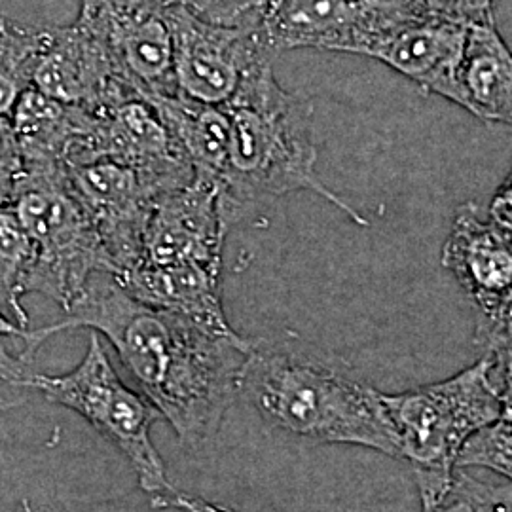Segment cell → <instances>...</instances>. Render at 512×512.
<instances>
[{"label": "cell", "mask_w": 512, "mask_h": 512, "mask_svg": "<svg viewBox=\"0 0 512 512\" xmlns=\"http://www.w3.org/2000/svg\"><path fill=\"white\" fill-rule=\"evenodd\" d=\"M73 329L109 340L148 403L188 448L219 431L251 351V340L230 325L145 304L109 272L93 275L63 319L29 330L21 355L33 361L50 336Z\"/></svg>", "instance_id": "6da1fadb"}, {"label": "cell", "mask_w": 512, "mask_h": 512, "mask_svg": "<svg viewBox=\"0 0 512 512\" xmlns=\"http://www.w3.org/2000/svg\"><path fill=\"white\" fill-rule=\"evenodd\" d=\"M239 391L264 420L293 435L401 459L382 393L365 384L340 355L298 336L251 342Z\"/></svg>", "instance_id": "7a4b0ae2"}, {"label": "cell", "mask_w": 512, "mask_h": 512, "mask_svg": "<svg viewBox=\"0 0 512 512\" xmlns=\"http://www.w3.org/2000/svg\"><path fill=\"white\" fill-rule=\"evenodd\" d=\"M230 120L220 203L232 226L253 203L310 190L336 205L359 226L368 220L319 179L310 99L275 80L274 63L256 67L222 107Z\"/></svg>", "instance_id": "3957f363"}, {"label": "cell", "mask_w": 512, "mask_h": 512, "mask_svg": "<svg viewBox=\"0 0 512 512\" xmlns=\"http://www.w3.org/2000/svg\"><path fill=\"white\" fill-rule=\"evenodd\" d=\"M228 228L219 183L196 173L190 183L156 200L139 260L114 277L145 304L181 311L213 325H230L220 291Z\"/></svg>", "instance_id": "277c9868"}, {"label": "cell", "mask_w": 512, "mask_h": 512, "mask_svg": "<svg viewBox=\"0 0 512 512\" xmlns=\"http://www.w3.org/2000/svg\"><path fill=\"white\" fill-rule=\"evenodd\" d=\"M511 359L484 353L475 365L437 384L382 393L401 459L410 461L421 512L448 492L463 444L511 408Z\"/></svg>", "instance_id": "5b68a950"}, {"label": "cell", "mask_w": 512, "mask_h": 512, "mask_svg": "<svg viewBox=\"0 0 512 512\" xmlns=\"http://www.w3.org/2000/svg\"><path fill=\"white\" fill-rule=\"evenodd\" d=\"M8 205L35 251L25 294H44L67 311L93 275L112 274L101 238L67 183L65 165L18 171Z\"/></svg>", "instance_id": "8992f818"}, {"label": "cell", "mask_w": 512, "mask_h": 512, "mask_svg": "<svg viewBox=\"0 0 512 512\" xmlns=\"http://www.w3.org/2000/svg\"><path fill=\"white\" fill-rule=\"evenodd\" d=\"M31 389L50 403L69 408L110 440L133 467L150 497L173 490L165 463L152 442V427L162 420L147 397L122 382L99 334L92 332L84 359L59 376L35 374Z\"/></svg>", "instance_id": "52a82bcc"}, {"label": "cell", "mask_w": 512, "mask_h": 512, "mask_svg": "<svg viewBox=\"0 0 512 512\" xmlns=\"http://www.w3.org/2000/svg\"><path fill=\"white\" fill-rule=\"evenodd\" d=\"M421 16L416 0H274L258 37L274 57L298 48L365 55Z\"/></svg>", "instance_id": "ba28073f"}, {"label": "cell", "mask_w": 512, "mask_h": 512, "mask_svg": "<svg viewBox=\"0 0 512 512\" xmlns=\"http://www.w3.org/2000/svg\"><path fill=\"white\" fill-rule=\"evenodd\" d=\"M511 234L480 219L476 203H463L440 256L478 310L476 342L503 359L512 357Z\"/></svg>", "instance_id": "9c48e42d"}, {"label": "cell", "mask_w": 512, "mask_h": 512, "mask_svg": "<svg viewBox=\"0 0 512 512\" xmlns=\"http://www.w3.org/2000/svg\"><path fill=\"white\" fill-rule=\"evenodd\" d=\"M65 175L101 238L112 275L128 272L139 260L156 200L165 192L184 186L109 158L65 165Z\"/></svg>", "instance_id": "30bf717a"}, {"label": "cell", "mask_w": 512, "mask_h": 512, "mask_svg": "<svg viewBox=\"0 0 512 512\" xmlns=\"http://www.w3.org/2000/svg\"><path fill=\"white\" fill-rule=\"evenodd\" d=\"M76 18L101 38L131 92L145 101L179 95L164 0H78Z\"/></svg>", "instance_id": "8fae6325"}, {"label": "cell", "mask_w": 512, "mask_h": 512, "mask_svg": "<svg viewBox=\"0 0 512 512\" xmlns=\"http://www.w3.org/2000/svg\"><path fill=\"white\" fill-rule=\"evenodd\" d=\"M167 19L177 90L190 101L224 107L247 74L274 63L258 29L220 27L177 4H167Z\"/></svg>", "instance_id": "7c38bea8"}, {"label": "cell", "mask_w": 512, "mask_h": 512, "mask_svg": "<svg viewBox=\"0 0 512 512\" xmlns=\"http://www.w3.org/2000/svg\"><path fill=\"white\" fill-rule=\"evenodd\" d=\"M31 88L65 105L86 109L139 97L118 78L101 38L78 18L52 29L31 74Z\"/></svg>", "instance_id": "4fadbf2b"}, {"label": "cell", "mask_w": 512, "mask_h": 512, "mask_svg": "<svg viewBox=\"0 0 512 512\" xmlns=\"http://www.w3.org/2000/svg\"><path fill=\"white\" fill-rule=\"evenodd\" d=\"M465 35L467 27L459 23L421 16L395 29L365 55L403 74L423 92L440 95L465 109L459 84Z\"/></svg>", "instance_id": "5bb4252c"}, {"label": "cell", "mask_w": 512, "mask_h": 512, "mask_svg": "<svg viewBox=\"0 0 512 512\" xmlns=\"http://www.w3.org/2000/svg\"><path fill=\"white\" fill-rule=\"evenodd\" d=\"M88 110L65 105L27 88L6 120L18 158V171L65 165L69 150L82 135Z\"/></svg>", "instance_id": "9a60e30c"}, {"label": "cell", "mask_w": 512, "mask_h": 512, "mask_svg": "<svg viewBox=\"0 0 512 512\" xmlns=\"http://www.w3.org/2000/svg\"><path fill=\"white\" fill-rule=\"evenodd\" d=\"M465 110L482 122H512V57L495 19L467 27L459 65Z\"/></svg>", "instance_id": "2e32d148"}, {"label": "cell", "mask_w": 512, "mask_h": 512, "mask_svg": "<svg viewBox=\"0 0 512 512\" xmlns=\"http://www.w3.org/2000/svg\"><path fill=\"white\" fill-rule=\"evenodd\" d=\"M165 128L177 141L194 173L207 175L219 183L226 165L230 120L222 107L202 105L183 95L148 101Z\"/></svg>", "instance_id": "e0dca14e"}, {"label": "cell", "mask_w": 512, "mask_h": 512, "mask_svg": "<svg viewBox=\"0 0 512 512\" xmlns=\"http://www.w3.org/2000/svg\"><path fill=\"white\" fill-rule=\"evenodd\" d=\"M33 241L10 205L0 209V311L21 329H29V315L21 304L25 281L33 264Z\"/></svg>", "instance_id": "ac0fdd59"}, {"label": "cell", "mask_w": 512, "mask_h": 512, "mask_svg": "<svg viewBox=\"0 0 512 512\" xmlns=\"http://www.w3.org/2000/svg\"><path fill=\"white\" fill-rule=\"evenodd\" d=\"M490 469L499 476L512 478V410L499 420L478 429L463 444L456 459L458 469Z\"/></svg>", "instance_id": "d6986e66"}, {"label": "cell", "mask_w": 512, "mask_h": 512, "mask_svg": "<svg viewBox=\"0 0 512 512\" xmlns=\"http://www.w3.org/2000/svg\"><path fill=\"white\" fill-rule=\"evenodd\" d=\"M427 512H512L511 482H488L458 469L448 492Z\"/></svg>", "instance_id": "ffe728a7"}, {"label": "cell", "mask_w": 512, "mask_h": 512, "mask_svg": "<svg viewBox=\"0 0 512 512\" xmlns=\"http://www.w3.org/2000/svg\"><path fill=\"white\" fill-rule=\"evenodd\" d=\"M274 0H165L194 16L232 29H258Z\"/></svg>", "instance_id": "44dd1931"}, {"label": "cell", "mask_w": 512, "mask_h": 512, "mask_svg": "<svg viewBox=\"0 0 512 512\" xmlns=\"http://www.w3.org/2000/svg\"><path fill=\"white\" fill-rule=\"evenodd\" d=\"M31 366L33 363L21 357V353L12 355L0 344V412L27 403L35 376Z\"/></svg>", "instance_id": "7402d4cb"}, {"label": "cell", "mask_w": 512, "mask_h": 512, "mask_svg": "<svg viewBox=\"0 0 512 512\" xmlns=\"http://www.w3.org/2000/svg\"><path fill=\"white\" fill-rule=\"evenodd\" d=\"M425 16L448 19L463 27L494 19V0H416Z\"/></svg>", "instance_id": "603a6c76"}, {"label": "cell", "mask_w": 512, "mask_h": 512, "mask_svg": "<svg viewBox=\"0 0 512 512\" xmlns=\"http://www.w3.org/2000/svg\"><path fill=\"white\" fill-rule=\"evenodd\" d=\"M150 505H152V509H171V511L181 512H232L203 499V497L183 494L177 490L150 497Z\"/></svg>", "instance_id": "cb8c5ba5"}, {"label": "cell", "mask_w": 512, "mask_h": 512, "mask_svg": "<svg viewBox=\"0 0 512 512\" xmlns=\"http://www.w3.org/2000/svg\"><path fill=\"white\" fill-rule=\"evenodd\" d=\"M50 4L52 0H0V14L14 18L16 6L23 14L21 21L38 27H55L50 16Z\"/></svg>", "instance_id": "d4e9b609"}, {"label": "cell", "mask_w": 512, "mask_h": 512, "mask_svg": "<svg viewBox=\"0 0 512 512\" xmlns=\"http://www.w3.org/2000/svg\"><path fill=\"white\" fill-rule=\"evenodd\" d=\"M490 220L499 228L512 232L511 179H507V183L501 184V188L495 192L490 205Z\"/></svg>", "instance_id": "484cf974"}, {"label": "cell", "mask_w": 512, "mask_h": 512, "mask_svg": "<svg viewBox=\"0 0 512 512\" xmlns=\"http://www.w3.org/2000/svg\"><path fill=\"white\" fill-rule=\"evenodd\" d=\"M27 88L19 84L16 78L8 74L0 73V122L8 120L12 116V110L18 103L19 95Z\"/></svg>", "instance_id": "4316f807"}, {"label": "cell", "mask_w": 512, "mask_h": 512, "mask_svg": "<svg viewBox=\"0 0 512 512\" xmlns=\"http://www.w3.org/2000/svg\"><path fill=\"white\" fill-rule=\"evenodd\" d=\"M19 165L6 120L0 122V173H18Z\"/></svg>", "instance_id": "83f0119b"}, {"label": "cell", "mask_w": 512, "mask_h": 512, "mask_svg": "<svg viewBox=\"0 0 512 512\" xmlns=\"http://www.w3.org/2000/svg\"><path fill=\"white\" fill-rule=\"evenodd\" d=\"M0 338H19L23 340V344L29 338V329H21L12 319H8L2 311H0Z\"/></svg>", "instance_id": "f1b7e54d"}, {"label": "cell", "mask_w": 512, "mask_h": 512, "mask_svg": "<svg viewBox=\"0 0 512 512\" xmlns=\"http://www.w3.org/2000/svg\"><path fill=\"white\" fill-rule=\"evenodd\" d=\"M16 173H0V209L10 202Z\"/></svg>", "instance_id": "f546056e"}, {"label": "cell", "mask_w": 512, "mask_h": 512, "mask_svg": "<svg viewBox=\"0 0 512 512\" xmlns=\"http://www.w3.org/2000/svg\"><path fill=\"white\" fill-rule=\"evenodd\" d=\"M164 2H165V0H164Z\"/></svg>", "instance_id": "4dcf8cb0"}]
</instances>
